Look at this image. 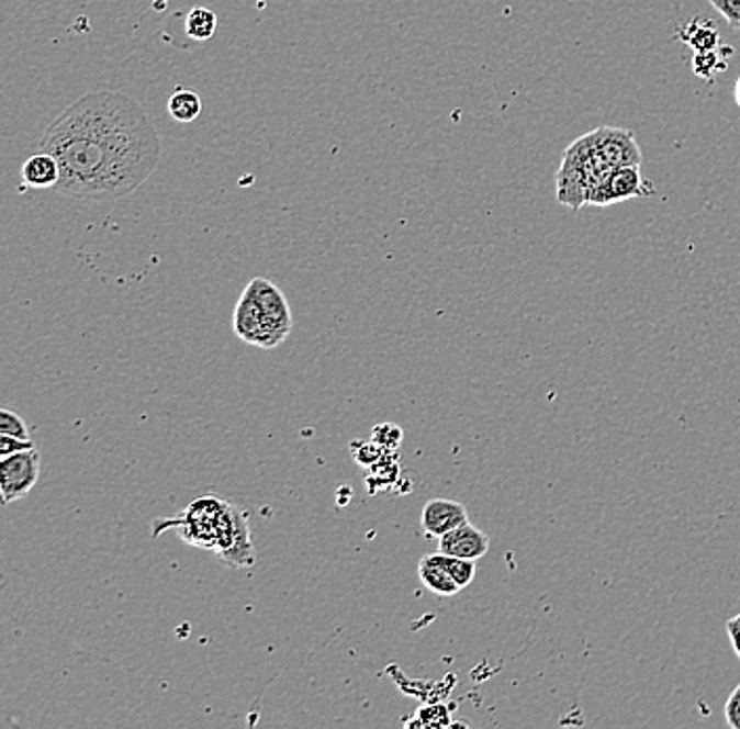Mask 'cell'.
Masks as SVG:
<instances>
[{
	"label": "cell",
	"instance_id": "cell-15",
	"mask_svg": "<svg viewBox=\"0 0 740 729\" xmlns=\"http://www.w3.org/2000/svg\"><path fill=\"white\" fill-rule=\"evenodd\" d=\"M429 558L436 561V563H440L461 588H466V586L473 583V579H475V561L461 560V558L446 556V553H440V551L431 553Z\"/></svg>",
	"mask_w": 740,
	"mask_h": 729
},
{
	"label": "cell",
	"instance_id": "cell-5",
	"mask_svg": "<svg viewBox=\"0 0 740 729\" xmlns=\"http://www.w3.org/2000/svg\"><path fill=\"white\" fill-rule=\"evenodd\" d=\"M215 553L229 568H250L257 561L247 515L232 505H227L220 519Z\"/></svg>",
	"mask_w": 740,
	"mask_h": 729
},
{
	"label": "cell",
	"instance_id": "cell-11",
	"mask_svg": "<svg viewBox=\"0 0 740 729\" xmlns=\"http://www.w3.org/2000/svg\"><path fill=\"white\" fill-rule=\"evenodd\" d=\"M22 179L25 186L34 188V190H55L59 179H61V169L57 158L49 154V152H41L34 154L25 160L24 169H22Z\"/></svg>",
	"mask_w": 740,
	"mask_h": 729
},
{
	"label": "cell",
	"instance_id": "cell-17",
	"mask_svg": "<svg viewBox=\"0 0 740 729\" xmlns=\"http://www.w3.org/2000/svg\"><path fill=\"white\" fill-rule=\"evenodd\" d=\"M0 434L2 436H13V438L30 439L25 420L20 414L2 408L0 411Z\"/></svg>",
	"mask_w": 740,
	"mask_h": 729
},
{
	"label": "cell",
	"instance_id": "cell-18",
	"mask_svg": "<svg viewBox=\"0 0 740 729\" xmlns=\"http://www.w3.org/2000/svg\"><path fill=\"white\" fill-rule=\"evenodd\" d=\"M372 441H377L383 450H395L402 441V429L394 425V423H388V425H377L374 434H372Z\"/></svg>",
	"mask_w": 740,
	"mask_h": 729
},
{
	"label": "cell",
	"instance_id": "cell-6",
	"mask_svg": "<svg viewBox=\"0 0 740 729\" xmlns=\"http://www.w3.org/2000/svg\"><path fill=\"white\" fill-rule=\"evenodd\" d=\"M41 475V455L36 448L15 452L0 461V494L2 503L22 501L36 486Z\"/></svg>",
	"mask_w": 740,
	"mask_h": 729
},
{
	"label": "cell",
	"instance_id": "cell-7",
	"mask_svg": "<svg viewBox=\"0 0 740 729\" xmlns=\"http://www.w3.org/2000/svg\"><path fill=\"white\" fill-rule=\"evenodd\" d=\"M595 144L602 156L615 167H640L643 160L642 149L636 142L634 131L620 126H597L593 131Z\"/></svg>",
	"mask_w": 740,
	"mask_h": 729
},
{
	"label": "cell",
	"instance_id": "cell-19",
	"mask_svg": "<svg viewBox=\"0 0 740 729\" xmlns=\"http://www.w3.org/2000/svg\"><path fill=\"white\" fill-rule=\"evenodd\" d=\"M732 30H740V0H709Z\"/></svg>",
	"mask_w": 740,
	"mask_h": 729
},
{
	"label": "cell",
	"instance_id": "cell-1",
	"mask_svg": "<svg viewBox=\"0 0 740 729\" xmlns=\"http://www.w3.org/2000/svg\"><path fill=\"white\" fill-rule=\"evenodd\" d=\"M61 169L59 194L108 202L133 194L156 170L160 137L144 108L119 91H93L72 103L41 139Z\"/></svg>",
	"mask_w": 740,
	"mask_h": 729
},
{
	"label": "cell",
	"instance_id": "cell-9",
	"mask_svg": "<svg viewBox=\"0 0 740 729\" xmlns=\"http://www.w3.org/2000/svg\"><path fill=\"white\" fill-rule=\"evenodd\" d=\"M466 505L450 498H431L421 511V528L427 536L442 538L450 530L468 524Z\"/></svg>",
	"mask_w": 740,
	"mask_h": 729
},
{
	"label": "cell",
	"instance_id": "cell-21",
	"mask_svg": "<svg viewBox=\"0 0 740 729\" xmlns=\"http://www.w3.org/2000/svg\"><path fill=\"white\" fill-rule=\"evenodd\" d=\"M726 721L732 729H740V683L732 689L726 703Z\"/></svg>",
	"mask_w": 740,
	"mask_h": 729
},
{
	"label": "cell",
	"instance_id": "cell-20",
	"mask_svg": "<svg viewBox=\"0 0 740 729\" xmlns=\"http://www.w3.org/2000/svg\"><path fill=\"white\" fill-rule=\"evenodd\" d=\"M32 448H34L32 439L13 438V436L0 434V459H7L15 452H24V450H32Z\"/></svg>",
	"mask_w": 740,
	"mask_h": 729
},
{
	"label": "cell",
	"instance_id": "cell-23",
	"mask_svg": "<svg viewBox=\"0 0 740 729\" xmlns=\"http://www.w3.org/2000/svg\"><path fill=\"white\" fill-rule=\"evenodd\" d=\"M735 99H737V103L740 105V76L739 80H737V87H735Z\"/></svg>",
	"mask_w": 740,
	"mask_h": 729
},
{
	"label": "cell",
	"instance_id": "cell-14",
	"mask_svg": "<svg viewBox=\"0 0 740 729\" xmlns=\"http://www.w3.org/2000/svg\"><path fill=\"white\" fill-rule=\"evenodd\" d=\"M217 30V15L206 7H194L186 20V34L194 41H209Z\"/></svg>",
	"mask_w": 740,
	"mask_h": 729
},
{
	"label": "cell",
	"instance_id": "cell-8",
	"mask_svg": "<svg viewBox=\"0 0 740 729\" xmlns=\"http://www.w3.org/2000/svg\"><path fill=\"white\" fill-rule=\"evenodd\" d=\"M650 194L643 190L642 172L640 167H620L610 172V177L599 186V190L593 194L590 204L593 206H610L631 198H642Z\"/></svg>",
	"mask_w": 740,
	"mask_h": 729
},
{
	"label": "cell",
	"instance_id": "cell-12",
	"mask_svg": "<svg viewBox=\"0 0 740 729\" xmlns=\"http://www.w3.org/2000/svg\"><path fill=\"white\" fill-rule=\"evenodd\" d=\"M419 579L421 583L425 584L431 593H436L440 597H452L461 591V586L455 583V579L446 572L445 568L431 560L429 556L421 558Z\"/></svg>",
	"mask_w": 740,
	"mask_h": 729
},
{
	"label": "cell",
	"instance_id": "cell-4",
	"mask_svg": "<svg viewBox=\"0 0 740 729\" xmlns=\"http://www.w3.org/2000/svg\"><path fill=\"white\" fill-rule=\"evenodd\" d=\"M234 333L240 339L247 340L248 345H257L264 349L278 347L289 337V330H284L247 289L234 310Z\"/></svg>",
	"mask_w": 740,
	"mask_h": 729
},
{
	"label": "cell",
	"instance_id": "cell-2",
	"mask_svg": "<svg viewBox=\"0 0 740 729\" xmlns=\"http://www.w3.org/2000/svg\"><path fill=\"white\" fill-rule=\"evenodd\" d=\"M615 167L602 156L595 144V135L587 133L574 139L562 156V165L556 175L558 202L570 211H581L590 204L599 186L610 177Z\"/></svg>",
	"mask_w": 740,
	"mask_h": 729
},
{
	"label": "cell",
	"instance_id": "cell-10",
	"mask_svg": "<svg viewBox=\"0 0 740 729\" xmlns=\"http://www.w3.org/2000/svg\"><path fill=\"white\" fill-rule=\"evenodd\" d=\"M491 549V538L484 535L480 528L463 524L448 535L438 538V551L446 556H455L461 560H482Z\"/></svg>",
	"mask_w": 740,
	"mask_h": 729
},
{
	"label": "cell",
	"instance_id": "cell-16",
	"mask_svg": "<svg viewBox=\"0 0 740 729\" xmlns=\"http://www.w3.org/2000/svg\"><path fill=\"white\" fill-rule=\"evenodd\" d=\"M711 24H714V22H711ZM711 24H709V22H705V25H698L692 22L691 27H688V30H691V34L682 32V38H684V43H686V45H691V47H694L696 53H698V51L714 49V47L717 45V41H719V36H717L716 27H714Z\"/></svg>",
	"mask_w": 740,
	"mask_h": 729
},
{
	"label": "cell",
	"instance_id": "cell-3",
	"mask_svg": "<svg viewBox=\"0 0 740 729\" xmlns=\"http://www.w3.org/2000/svg\"><path fill=\"white\" fill-rule=\"evenodd\" d=\"M225 509H227V503H223L215 496H206V498H198L188 509L181 511L179 517L165 519L162 524L177 530L181 540H186L188 545L215 551L217 528H220V519Z\"/></svg>",
	"mask_w": 740,
	"mask_h": 729
},
{
	"label": "cell",
	"instance_id": "cell-13",
	"mask_svg": "<svg viewBox=\"0 0 740 729\" xmlns=\"http://www.w3.org/2000/svg\"><path fill=\"white\" fill-rule=\"evenodd\" d=\"M167 112L173 121L181 124L194 122L202 112V99L192 89H177L167 101Z\"/></svg>",
	"mask_w": 740,
	"mask_h": 729
},
{
	"label": "cell",
	"instance_id": "cell-22",
	"mask_svg": "<svg viewBox=\"0 0 740 729\" xmlns=\"http://www.w3.org/2000/svg\"><path fill=\"white\" fill-rule=\"evenodd\" d=\"M726 632H728V639L735 648V654L740 660V614L732 616L728 623H726Z\"/></svg>",
	"mask_w": 740,
	"mask_h": 729
}]
</instances>
